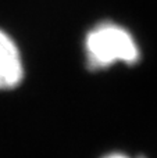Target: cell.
<instances>
[{"label": "cell", "mask_w": 157, "mask_h": 158, "mask_svg": "<svg viewBox=\"0 0 157 158\" xmlns=\"http://www.w3.org/2000/svg\"><path fill=\"white\" fill-rule=\"evenodd\" d=\"M88 67L104 69L116 63L136 64L141 57L139 46L128 29L113 22H102L91 29L85 39Z\"/></svg>", "instance_id": "1"}, {"label": "cell", "mask_w": 157, "mask_h": 158, "mask_svg": "<svg viewBox=\"0 0 157 158\" xmlns=\"http://www.w3.org/2000/svg\"><path fill=\"white\" fill-rule=\"evenodd\" d=\"M24 78L21 54L14 40L0 31V90L17 87Z\"/></svg>", "instance_id": "2"}, {"label": "cell", "mask_w": 157, "mask_h": 158, "mask_svg": "<svg viewBox=\"0 0 157 158\" xmlns=\"http://www.w3.org/2000/svg\"><path fill=\"white\" fill-rule=\"evenodd\" d=\"M104 158H128V157L122 156V154H111V156H107V157H104Z\"/></svg>", "instance_id": "3"}]
</instances>
